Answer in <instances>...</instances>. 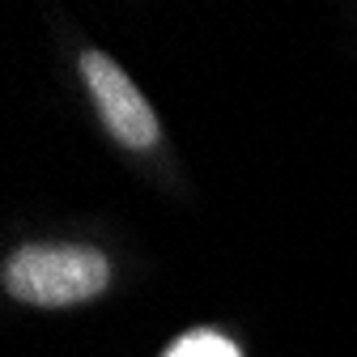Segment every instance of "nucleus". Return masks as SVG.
I'll return each instance as SVG.
<instances>
[{"instance_id":"7ed1b4c3","label":"nucleus","mask_w":357,"mask_h":357,"mask_svg":"<svg viewBox=\"0 0 357 357\" xmlns=\"http://www.w3.org/2000/svg\"><path fill=\"white\" fill-rule=\"evenodd\" d=\"M162 357H243L221 332H208V328H200V332H188V336H178Z\"/></svg>"},{"instance_id":"f03ea898","label":"nucleus","mask_w":357,"mask_h":357,"mask_svg":"<svg viewBox=\"0 0 357 357\" xmlns=\"http://www.w3.org/2000/svg\"><path fill=\"white\" fill-rule=\"evenodd\" d=\"M81 77L89 85V98L98 102V115L107 123V132L128 145V149H153L162 128H158V115L153 107L141 98V89L128 81V73L102 56V52H85L81 56Z\"/></svg>"},{"instance_id":"f257e3e1","label":"nucleus","mask_w":357,"mask_h":357,"mask_svg":"<svg viewBox=\"0 0 357 357\" xmlns=\"http://www.w3.org/2000/svg\"><path fill=\"white\" fill-rule=\"evenodd\" d=\"M0 277L9 298L26 306H77L107 289L111 268L94 247H22Z\"/></svg>"}]
</instances>
